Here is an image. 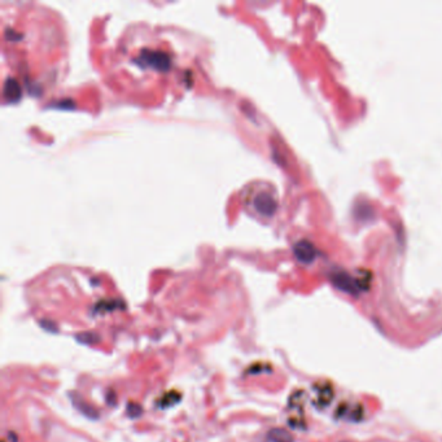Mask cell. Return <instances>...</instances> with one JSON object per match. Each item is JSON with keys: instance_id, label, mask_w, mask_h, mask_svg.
<instances>
[{"instance_id": "cell-1", "label": "cell", "mask_w": 442, "mask_h": 442, "mask_svg": "<svg viewBox=\"0 0 442 442\" xmlns=\"http://www.w3.org/2000/svg\"><path fill=\"white\" fill-rule=\"evenodd\" d=\"M249 202L254 212L266 218L274 216L276 208H278V202H276L274 195L266 189H258V191L250 192Z\"/></svg>"}, {"instance_id": "cell-2", "label": "cell", "mask_w": 442, "mask_h": 442, "mask_svg": "<svg viewBox=\"0 0 442 442\" xmlns=\"http://www.w3.org/2000/svg\"><path fill=\"white\" fill-rule=\"evenodd\" d=\"M331 280L335 284V287L341 289V291L350 293L353 296H357L361 292V285L359 281L357 279H354L353 276H350L349 274L344 271H335L331 275Z\"/></svg>"}, {"instance_id": "cell-3", "label": "cell", "mask_w": 442, "mask_h": 442, "mask_svg": "<svg viewBox=\"0 0 442 442\" xmlns=\"http://www.w3.org/2000/svg\"><path fill=\"white\" fill-rule=\"evenodd\" d=\"M293 252L297 260L303 263H310L314 261V258L317 256V249L315 246L309 241V240H300L293 246Z\"/></svg>"}, {"instance_id": "cell-4", "label": "cell", "mask_w": 442, "mask_h": 442, "mask_svg": "<svg viewBox=\"0 0 442 442\" xmlns=\"http://www.w3.org/2000/svg\"><path fill=\"white\" fill-rule=\"evenodd\" d=\"M318 392V398H317V406L318 407H325L331 403V401L333 398V390L332 386L329 385L328 382H324V385L321 388L315 389Z\"/></svg>"}, {"instance_id": "cell-5", "label": "cell", "mask_w": 442, "mask_h": 442, "mask_svg": "<svg viewBox=\"0 0 442 442\" xmlns=\"http://www.w3.org/2000/svg\"><path fill=\"white\" fill-rule=\"evenodd\" d=\"M268 440L271 442H293V437L291 436V433L284 429H272L268 433Z\"/></svg>"}, {"instance_id": "cell-6", "label": "cell", "mask_w": 442, "mask_h": 442, "mask_svg": "<svg viewBox=\"0 0 442 442\" xmlns=\"http://www.w3.org/2000/svg\"><path fill=\"white\" fill-rule=\"evenodd\" d=\"M4 92H5V96H7L9 100H19L20 94H21V90H20L19 84L16 82L15 80H7V83L4 86Z\"/></svg>"}]
</instances>
